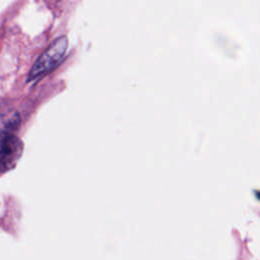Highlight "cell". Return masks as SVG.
<instances>
[{
  "instance_id": "1",
  "label": "cell",
  "mask_w": 260,
  "mask_h": 260,
  "mask_svg": "<svg viewBox=\"0 0 260 260\" xmlns=\"http://www.w3.org/2000/svg\"><path fill=\"white\" fill-rule=\"evenodd\" d=\"M67 46L68 41L66 37L62 36L55 39L35 61L28 71L26 81H35L54 70L65 58Z\"/></svg>"
},
{
  "instance_id": "2",
  "label": "cell",
  "mask_w": 260,
  "mask_h": 260,
  "mask_svg": "<svg viewBox=\"0 0 260 260\" xmlns=\"http://www.w3.org/2000/svg\"><path fill=\"white\" fill-rule=\"evenodd\" d=\"M23 150L20 139L10 131H3L1 139V169L6 172L12 169Z\"/></svg>"
}]
</instances>
